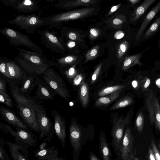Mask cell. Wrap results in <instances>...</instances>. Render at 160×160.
Instances as JSON below:
<instances>
[{"mask_svg": "<svg viewBox=\"0 0 160 160\" xmlns=\"http://www.w3.org/2000/svg\"><path fill=\"white\" fill-rule=\"evenodd\" d=\"M140 0H130L128 2L131 3L132 5H135L140 2Z\"/></svg>", "mask_w": 160, "mask_h": 160, "instance_id": "54", "label": "cell"}, {"mask_svg": "<svg viewBox=\"0 0 160 160\" xmlns=\"http://www.w3.org/2000/svg\"><path fill=\"white\" fill-rule=\"evenodd\" d=\"M37 32L40 36L41 43L47 48L54 52L63 54L66 49L63 39L56 31L47 28L38 29Z\"/></svg>", "mask_w": 160, "mask_h": 160, "instance_id": "7", "label": "cell"}, {"mask_svg": "<svg viewBox=\"0 0 160 160\" xmlns=\"http://www.w3.org/2000/svg\"><path fill=\"white\" fill-rule=\"evenodd\" d=\"M55 94L52 89L46 82L41 80L33 97L36 99L41 101L52 100Z\"/></svg>", "mask_w": 160, "mask_h": 160, "instance_id": "19", "label": "cell"}, {"mask_svg": "<svg viewBox=\"0 0 160 160\" xmlns=\"http://www.w3.org/2000/svg\"><path fill=\"white\" fill-rule=\"evenodd\" d=\"M151 83L150 80L149 78H147L143 84V88L144 89H147Z\"/></svg>", "mask_w": 160, "mask_h": 160, "instance_id": "52", "label": "cell"}, {"mask_svg": "<svg viewBox=\"0 0 160 160\" xmlns=\"http://www.w3.org/2000/svg\"><path fill=\"white\" fill-rule=\"evenodd\" d=\"M98 1L97 0H58L53 6L58 9L70 10L78 7L93 5Z\"/></svg>", "mask_w": 160, "mask_h": 160, "instance_id": "20", "label": "cell"}, {"mask_svg": "<svg viewBox=\"0 0 160 160\" xmlns=\"http://www.w3.org/2000/svg\"><path fill=\"white\" fill-rule=\"evenodd\" d=\"M156 0H145L139 6L133 13L131 20L134 22L138 20Z\"/></svg>", "mask_w": 160, "mask_h": 160, "instance_id": "27", "label": "cell"}, {"mask_svg": "<svg viewBox=\"0 0 160 160\" xmlns=\"http://www.w3.org/2000/svg\"><path fill=\"white\" fill-rule=\"evenodd\" d=\"M125 33L122 30H118L116 31L113 35L114 39L117 40L120 39L125 36Z\"/></svg>", "mask_w": 160, "mask_h": 160, "instance_id": "47", "label": "cell"}, {"mask_svg": "<svg viewBox=\"0 0 160 160\" xmlns=\"http://www.w3.org/2000/svg\"><path fill=\"white\" fill-rule=\"evenodd\" d=\"M4 142L2 138L0 139V160H10L6 151L4 148Z\"/></svg>", "mask_w": 160, "mask_h": 160, "instance_id": "40", "label": "cell"}, {"mask_svg": "<svg viewBox=\"0 0 160 160\" xmlns=\"http://www.w3.org/2000/svg\"><path fill=\"white\" fill-rule=\"evenodd\" d=\"M7 82L1 76L0 77V91L7 92Z\"/></svg>", "mask_w": 160, "mask_h": 160, "instance_id": "45", "label": "cell"}, {"mask_svg": "<svg viewBox=\"0 0 160 160\" xmlns=\"http://www.w3.org/2000/svg\"><path fill=\"white\" fill-rule=\"evenodd\" d=\"M48 160H65V159L64 158H59L58 157Z\"/></svg>", "mask_w": 160, "mask_h": 160, "instance_id": "56", "label": "cell"}, {"mask_svg": "<svg viewBox=\"0 0 160 160\" xmlns=\"http://www.w3.org/2000/svg\"><path fill=\"white\" fill-rule=\"evenodd\" d=\"M102 65V63L101 62L98 65L95 70L94 71L93 74L92 75L91 78V84H93V83H94L97 79V77H98V76L101 70Z\"/></svg>", "mask_w": 160, "mask_h": 160, "instance_id": "42", "label": "cell"}, {"mask_svg": "<svg viewBox=\"0 0 160 160\" xmlns=\"http://www.w3.org/2000/svg\"><path fill=\"white\" fill-rule=\"evenodd\" d=\"M7 66L10 76V81L17 83L19 85L21 82V84L26 73L24 72L20 67L14 61L8 59Z\"/></svg>", "mask_w": 160, "mask_h": 160, "instance_id": "18", "label": "cell"}, {"mask_svg": "<svg viewBox=\"0 0 160 160\" xmlns=\"http://www.w3.org/2000/svg\"><path fill=\"white\" fill-rule=\"evenodd\" d=\"M79 96L83 106L86 107L89 101V89L87 83L84 82L83 79L80 84Z\"/></svg>", "mask_w": 160, "mask_h": 160, "instance_id": "30", "label": "cell"}, {"mask_svg": "<svg viewBox=\"0 0 160 160\" xmlns=\"http://www.w3.org/2000/svg\"><path fill=\"white\" fill-rule=\"evenodd\" d=\"M149 48V47L139 53L125 58L122 64V69L126 71L136 65L140 66L143 65V64L141 62L140 59L144 52Z\"/></svg>", "mask_w": 160, "mask_h": 160, "instance_id": "24", "label": "cell"}, {"mask_svg": "<svg viewBox=\"0 0 160 160\" xmlns=\"http://www.w3.org/2000/svg\"><path fill=\"white\" fill-rule=\"evenodd\" d=\"M158 147H159V149H160V143L158 144Z\"/></svg>", "mask_w": 160, "mask_h": 160, "instance_id": "59", "label": "cell"}, {"mask_svg": "<svg viewBox=\"0 0 160 160\" xmlns=\"http://www.w3.org/2000/svg\"><path fill=\"white\" fill-rule=\"evenodd\" d=\"M122 90L117 91L107 96L98 98L95 102V106L99 107L105 106L111 103L119 97Z\"/></svg>", "mask_w": 160, "mask_h": 160, "instance_id": "28", "label": "cell"}, {"mask_svg": "<svg viewBox=\"0 0 160 160\" xmlns=\"http://www.w3.org/2000/svg\"><path fill=\"white\" fill-rule=\"evenodd\" d=\"M95 10L93 8H84L62 12L48 17H44L45 25L53 28H58L64 22L88 16Z\"/></svg>", "mask_w": 160, "mask_h": 160, "instance_id": "3", "label": "cell"}, {"mask_svg": "<svg viewBox=\"0 0 160 160\" xmlns=\"http://www.w3.org/2000/svg\"><path fill=\"white\" fill-rule=\"evenodd\" d=\"M6 82L8 83L10 96L13 98L18 110V114L30 129L40 133L34 106L37 102L41 101L36 99L33 97L21 94L19 92V85L18 83L10 80Z\"/></svg>", "mask_w": 160, "mask_h": 160, "instance_id": "1", "label": "cell"}, {"mask_svg": "<svg viewBox=\"0 0 160 160\" xmlns=\"http://www.w3.org/2000/svg\"><path fill=\"white\" fill-rule=\"evenodd\" d=\"M40 77L56 94L66 100H69L71 96L62 78L52 67L49 68Z\"/></svg>", "mask_w": 160, "mask_h": 160, "instance_id": "9", "label": "cell"}, {"mask_svg": "<svg viewBox=\"0 0 160 160\" xmlns=\"http://www.w3.org/2000/svg\"><path fill=\"white\" fill-rule=\"evenodd\" d=\"M47 143L43 142L35 152L34 156L38 160H48L59 157L58 150L54 146L46 147Z\"/></svg>", "mask_w": 160, "mask_h": 160, "instance_id": "17", "label": "cell"}, {"mask_svg": "<svg viewBox=\"0 0 160 160\" xmlns=\"http://www.w3.org/2000/svg\"><path fill=\"white\" fill-rule=\"evenodd\" d=\"M57 1L56 0H48L47 1L49 2H53Z\"/></svg>", "mask_w": 160, "mask_h": 160, "instance_id": "57", "label": "cell"}, {"mask_svg": "<svg viewBox=\"0 0 160 160\" xmlns=\"http://www.w3.org/2000/svg\"><path fill=\"white\" fill-rule=\"evenodd\" d=\"M129 47L128 41L124 40L119 45L117 50V56L118 60L122 59L127 52Z\"/></svg>", "mask_w": 160, "mask_h": 160, "instance_id": "36", "label": "cell"}, {"mask_svg": "<svg viewBox=\"0 0 160 160\" xmlns=\"http://www.w3.org/2000/svg\"><path fill=\"white\" fill-rule=\"evenodd\" d=\"M136 125L138 131L141 132L143 129L144 125L143 115L142 112H140L137 117Z\"/></svg>", "mask_w": 160, "mask_h": 160, "instance_id": "39", "label": "cell"}, {"mask_svg": "<svg viewBox=\"0 0 160 160\" xmlns=\"http://www.w3.org/2000/svg\"><path fill=\"white\" fill-rule=\"evenodd\" d=\"M99 46L97 45L88 50L85 55V62L92 60L96 58L98 55Z\"/></svg>", "mask_w": 160, "mask_h": 160, "instance_id": "37", "label": "cell"}, {"mask_svg": "<svg viewBox=\"0 0 160 160\" xmlns=\"http://www.w3.org/2000/svg\"><path fill=\"white\" fill-rule=\"evenodd\" d=\"M134 160H138V159H137V158H135V159H134Z\"/></svg>", "mask_w": 160, "mask_h": 160, "instance_id": "60", "label": "cell"}, {"mask_svg": "<svg viewBox=\"0 0 160 160\" xmlns=\"http://www.w3.org/2000/svg\"><path fill=\"white\" fill-rule=\"evenodd\" d=\"M39 76L34 74L26 73L20 88H19L20 93L26 96L29 95L35 87L38 86L41 79Z\"/></svg>", "mask_w": 160, "mask_h": 160, "instance_id": "16", "label": "cell"}, {"mask_svg": "<svg viewBox=\"0 0 160 160\" xmlns=\"http://www.w3.org/2000/svg\"><path fill=\"white\" fill-rule=\"evenodd\" d=\"M160 28V16L153 22L148 30L142 35L140 39L143 42L152 37Z\"/></svg>", "mask_w": 160, "mask_h": 160, "instance_id": "29", "label": "cell"}, {"mask_svg": "<svg viewBox=\"0 0 160 160\" xmlns=\"http://www.w3.org/2000/svg\"><path fill=\"white\" fill-rule=\"evenodd\" d=\"M18 55L14 61L27 73L41 76L50 68L54 67L52 61L45 55L24 49L18 48Z\"/></svg>", "mask_w": 160, "mask_h": 160, "instance_id": "2", "label": "cell"}, {"mask_svg": "<svg viewBox=\"0 0 160 160\" xmlns=\"http://www.w3.org/2000/svg\"><path fill=\"white\" fill-rule=\"evenodd\" d=\"M158 48H160V38L159 40V42L158 43Z\"/></svg>", "mask_w": 160, "mask_h": 160, "instance_id": "58", "label": "cell"}, {"mask_svg": "<svg viewBox=\"0 0 160 160\" xmlns=\"http://www.w3.org/2000/svg\"><path fill=\"white\" fill-rule=\"evenodd\" d=\"M77 58V56L69 55L60 57L52 61L54 64V67L60 71L68 66L73 65Z\"/></svg>", "mask_w": 160, "mask_h": 160, "instance_id": "26", "label": "cell"}, {"mask_svg": "<svg viewBox=\"0 0 160 160\" xmlns=\"http://www.w3.org/2000/svg\"><path fill=\"white\" fill-rule=\"evenodd\" d=\"M121 3L118 4L114 6L111 7L108 13V15L109 16L116 11L121 6Z\"/></svg>", "mask_w": 160, "mask_h": 160, "instance_id": "48", "label": "cell"}, {"mask_svg": "<svg viewBox=\"0 0 160 160\" xmlns=\"http://www.w3.org/2000/svg\"><path fill=\"white\" fill-rule=\"evenodd\" d=\"M132 85L134 89H136L138 86V82L137 80H134L132 82Z\"/></svg>", "mask_w": 160, "mask_h": 160, "instance_id": "53", "label": "cell"}, {"mask_svg": "<svg viewBox=\"0 0 160 160\" xmlns=\"http://www.w3.org/2000/svg\"><path fill=\"white\" fill-rule=\"evenodd\" d=\"M0 102L10 108L15 105L11 96L6 91H0Z\"/></svg>", "mask_w": 160, "mask_h": 160, "instance_id": "35", "label": "cell"}, {"mask_svg": "<svg viewBox=\"0 0 160 160\" xmlns=\"http://www.w3.org/2000/svg\"><path fill=\"white\" fill-rule=\"evenodd\" d=\"M0 33L8 38L9 43L15 47L23 46L34 52L42 54H44L42 49L32 42L28 36L7 27L0 29Z\"/></svg>", "mask_w": 160, "mask_h": 160, "instance_id": "4", "label": "cell"}, {"mask_svg": "<svg viewBox=\"0 0 160 160\" xmlns=\"http://www.w3.org/2000/svg\"><path fill=\"white\" fill-rule=\"evenodd\" d=\"M89 156L90 160H100L97 155L93 152H89Z\"/></svg>", "mask_w": 160, "mask_h": 160, "instance_id": "51", "label": "cell"}, {"mask_svg": "<svg viewBox=\"0 0 160 160\" xmlns=\"http://www.w3.org/2000/svg\"><path fill=\"white\" fill-rule=\"evenodd\" d=\"M155 83L157 86L160 88V78L157 79Z\"/></svg>", "mask_w": 160, "mask_h": 160, "instance_id": "55", "label": "cell"}, {"mask_svg": "<svg viewBox=\"0 0 160 160\" xmlns=\"http://www.w3.org/2000/svg\"><path fill=\"white\" fill-rule=\"evenodd\" d=\"M40 3L38 0H20L15 10L22 12L31 13L38 10Z\"/></svg>", "mask_w": 160, "mask_h": 160, "instance_id": "23", "label": "cell"}, {"mask_svg": "<svg viewBox=\"0 0 160 160\" xmlns=\"http://www.w3.org/2000/svg\"><path fill=\"white\" fill-rule=\"evenodd\" d=\"M130 119L129 114L125 117L121 116L113 123L112 131V145L114 152L117 155H120V151L123 138L124 129L129 123Z\"/></svg>", "mask_w": 160, "mask_h": 160, "instance_id": "11", "label": "cell"}, {"mask_svg": "<svg viewBox=\"0 0 160 160\" xmlns=\"http://www.w3.org/2000/svg\"><path fill=\"white\" fill-rule=\"evenodd\" d=\"M6 143L14 160H28V149L8 141H6Z\"/></svg>", "mask_w": 160, "mask_h": 160, "instance_id": "21", "label": "cell"}, {"mask_svg": "<svg viewBox=\"0 0 160 160\" xmlns=\"http://www.w3.org/2000/svg\"><path fill=\"white\" fill-rule=\"evenodd\" d=\"M3 21L7 24L15 25L19 29H24L28 34H33L38 28L45 26L44 17L36 14L19 15L12 19Z\"/></svg>", "mask_w": 160, "mask_h": 160, "instance_id": "6", "label": "cell"}, {"mask_svg": "<svg viewBox=\"0 0 160 160\" xmlns=\"http://www.w3.org/2000/svg\"><path fill=\"white\" fill-rule=\"evenodd\" d=\"M148 153L149 160H156L153 152L150 147L149 148Z\"/></svg>", "mask_w": 160, "mask_h": 160, "instance_id": "50", "label": "cell"}, {"mask_svg": "<svg viewBox=\"0 0 160 160\" xmlns=\"http://www.w3.org/2000/svg\"><path fill=\"white\" fill-rule=\"evenodd\" d=\"M99 151L103 160H111L112 153L108 144L105 133L102 132L99 136Z\"/></svg>", "mask_w": 160, "mask_h": 160, "instance_id": "25", "label": "cell"}, {"mask_svg": "<svg viewBox=\"0 0 160 160\" xmlns=\"http://www.w3.org/2000/svg\"><path fill=\"white\" fill-rule=\"evenodd\" d=\"M133 142L131 129L128 127L124 132L120 151V155L123 160H131L134 157L136 150L134 148Z\"/></svg>", "mask_w": 160, "mask_h": 160, "instance_id": "13", "label": "cell"}, {"mask_svg": "<svg viewBox=\"0 0 160 160\" xmlns=\"http://www.w3.org/2000/svg\"><path fill=\"white\" fill-rule=\"evenodd\" d=\"M100 34V31L97 28H92L90 29L89 37L91 39H94L97 38Z\"/></svg>", "mask_w": 160, "mask_h": 160, "instance_id": "44", "label": "cell"}, {"mask_svg": "<svg viewBox=\"0 0 160 160\" xmlns=\"http://www.w3.org/2000/svg\"><path fill=\"white\" fill-rule=\"evenodd\" d=\"M66 48L68 49H71L74 48L76 45V43L75 42L69 40L66 44Z\"/></svg>", "mask_w": 160, "mask_h": 160, "instance_id": "49", "label": "cell"}, {"mask_svg": "<svg viewBox=\"0 0 160 160\" xmlns=\"http://www.w3.org/2000/svg\"><path fill=\"white\" fill-rule=\"evenodd\" d=\"M5 6H10L15 10L20 0H0Z\"/></svg>", "mask_w": 160, "mask_h": 160, "instance_id": "41", "label": "cell"}, {"mask_svg": "<svg viewBox=\"0 0 160 160\" xmlns=\"http://www.w3.org/2000/svg\"><path fill=\"white\" fill-rule=\"evenodd\" d=\"M151 146L156 160H160V153L153 139L151 140Z\"/></svg>", "mask_w": 160, "mask_h": 160, "instance_id": "43", "label": "cell"}, {"mask_svg": "<svg viewBox=\"0 0 160 160\" xmlns=\"http://www.w3.org/2000/svg\"><path fill=\"white\" fill-rule=\"evenodd\" d=\"M8 58L1 57L0 58V72L1 76L6 81L10 80L9 74L7 66Z\"/></svg>", "mask_w": 160, "mask_h": 160, "instance_id": "32", "label": "cell"}, {"mask_svg": "<svg viewBox=\"0 0 160 160\" xmlns=\"http://www.w3.org/2000/svg\"><path fill=\"white\" fill-rule=\"evenodd\" d=\"M145 101L151 124H154L160 132V105L157 96L152 90L147 93Z\"/></svg>", "mask_w": 160, "mask_h": 160, "instance_id": "12", "label": "cell"}, {"mask_svg": "<svg viewBox=\"0 0 160 160\" xmlns=\"http://www.w3.org/2000/svg\"><path fill=\"white\" fill-rule=\"evenodd\" d=\"M51 115L53 118L55 132L60 141L62 147L65 146L66 138V122L64 119L59 112L55 110H52Z\"/></svg>", "mask_w": 160, "mask_h": 160, "instance_id": "14", "label": "cell"}, {"mask_svg": "<svg viewBox=\"0 0 160 160\" xmlns=\"http://www.w3.org/2000/svg\"><path fill=\"white\" fill-rule=\"evenodd\" d=\"M160 10V1L151 9L144 18L136 34V40H140L149 24Z\"/></svg>", "mask_w": 160, "mask_h": 160, "instance_id": "22", "label": "cell"}, {"mask_svg": "<svg viewBox=\"0 0 160 160\" xmlns=\"http://www.w3.org/2000/svg\"><path fill=\"white\" fill-rule=\"evenodd\" d=\"M1 131L7 134H10L14 137L15 143L25 148L34 147L37 144L36 136L30 130H26L19 128L13 130L7 124L0 123Z\"/></svg>", "mask_w": 160, "mask_h": 160, "instance_id": "5", "label": "cell"}, {"mask_svg": "<svg viewBox=\"0 0 160 160\" xmlns=\"http://www.w3.org/2000/svg\"><path fill=\"white\" fill-rule=\"evenodd\" d=\"M133 102V99L131 97L126 96L118 100L108 110L112 111L120 109L131 105Z\"/></svg>", "mask_w": 160, "mask_h": 160, "instance_id": "31", "label": "cell"}, {"mask_svg": "<svg viewBox=\"0 0 160 160\" xmlns=\"http://www.w3.org/2000/svg\"><path fill=\"white\" fill-rule=\"evenodd\" d=\"M0 114L3 119L15 128H19L26 130L30 128L18 117L15 112L3 106L0 107Z\"/></svg>", "mask_w": 160, "mask_h": 160, "instance_id": "15", "label": "cell"}, {"mask_svg": "<svg viewBox=\"0 0 160 160\" xmlns=\"http://www.w3.org/2000/svg\"><path fill=\"white\" fill-rule=\"evenodd\" d=\"M69 140L72 148L73 160H79L80 153L83 146L87 141L92 139L91 137L84 135L81 129L74 121L71 122L69 131Z\"/></svg>", "mask_w": 160, "mask_h": 160, "instance_id": "10", "label": "cell"}, {"mask_svg": "<svg viewBox=\"0 0 160 160\" xmlns=\"http://www.w3.org/2000/svg\"><path fill=\"white\" fill-rule=\"evenodd\" d=\"M76 64V63H75L68 69L60 71L64 74L68 79H72L75 78L77 74V71L75 68Z\"/></svg>", "mask_w": 160, "mask_h": 160, "instance_id": "38", "label": "cell"}, {"mask_svg": "<svg viewBox=\"0 0 160 160\" xmlns=\"http://www.w3.org/2000/svg\"><path fill=\"white\" fill-rule=\"evenodd\" d=\"M126 87L125 85H116L106 87L102 89L98 93L99 97H103L117 91L122 90Z\"/></svg>", "mask_w": 160, "mask_h": 160, "instance_id": "33", "label": "cell"}, {"mask_svg": "<svg viewBox=\"0 0 160 160\" xmlns=\"http://www.w3.org/2000/svg\"><path fill=\"white\" fill-rule=\"evenodd\" d=\"M126 17L122 15H118L111 18L108 22L110 26L114 28L121 26L126 21Z\"/></svg>", "mask_w": 160, "mask_h": 160, "instance_id": "34", "label": "cell"}, {"mask_svg": "<svg viewBox=\"0 0 160 160\" xmlns=\"http://www.w3.org/2000/svg\"><path fill=\"white\" fill-rule=\"evenodd\" d=\"M83 77L81 74L77 75L74 78L73 83L75 85H78L81 84L83 80Z\"/></svg>", "mask_w": 160, "mask_h": 160, "instance_id": "46", "label": "cell"}, {"mask_svg": "<svg viewBox=\"0 0 160 160\" xmlns=\"http://www.w3.org/2000/svg\"><path fill=\"white\" fill-rule=\"evenodd\" d=\"M40 101L34 105V109L40 129L39 138L41 140L46 137L44 141L50 142L55 132L54 125L47 115L45 108Z\"/></svg>", "mask_w": 160, "mask_h": 160, "instance_id": "8", "label": "cell"}]
</instances>
